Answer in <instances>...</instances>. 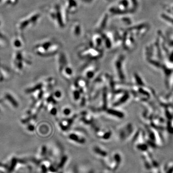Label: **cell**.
<instances>
[{"instance_id": "6da1fadb", "label": "cell", "mask_w": 173, "mask_h": 173, "mask_svg": "<svg viewBox=\"0 0 173 173\" xmlns=\"http://www.w3.org/2000/svg\"><path fill=\"white\" fill-rule=\"evenodd\" d=\"M129 95L128 93L123 89H117L112 95V106L118 107L123 105L128 101Z\"/></svg>"}, {"instance_id": "7a4b0ae2", "label": "cell", "mask_w": 173, "mask_h": 173, "mask_svg": "<svg viewBox=\"0 0 173 173\" xmlns=\"http://www.w3.org/2000/svg\"><path fill=\"white\" fill-rule=\"evenodd\" d=\"M107 159V162H105L106 166L112 171H115L118 168L122 161L121 154L117 152L114 153L109 159L108 157Z\"/></svg>"}, {"instance_id": "3957f363", "label": "cell", "mask_w": 173, "mask_h": 173, "mask_svg": "<svg viewBox=\"0 0 173 173\" xmlns=\"http://www.w3.org/2000/svg\"><path fill=\"white\" fill-rule=\"evenodd\" d=\"M67 138L71 142L80 145L86 143V138L78 131H74L69 133L67 135Z\"/></svg>"}, {"instance_id": "277c9868", "label": "cell", "mask_w": 173, "mask_h": 173, "mask_svg": "<svg viewBox=\"0 0 173 173\" xmlns=\"http://www.w3.org/2000/svg\"><path fill=\"white\" fill-rule=\"evenodd\" d=\"M132 126L130 124H127L122 126L118 131V136L119 139L123 141L129 136L132 129Z\"/></svg>"}, {"instance_id": "5b68a950", "label": "cell", "mask_w": 173, "mask_h": 173, "mask_svg": "<svg viewBox=\"0 0 173 173\" xmlns=\"http://www.w3.org/2000/svg\"><path fill=\"white\" fill-rule=\"evenodd\" d=\"M96 135L98 138L104 140H107L111 138L112 131L109 129H101L96 128Z\"/></svg>"}, {"instance_id": "8992f818", "label": "cell", "mask_w": 173, "mask_h": 173, "mask_svg": "<svg viewBox=\"0 0 173 173\" xmlns=\"http://www.w3.org/2000/svg\"><path fill=\"white\" fill-rule=\"evenodd\" d=\"M77 117V115H74L73 117H72L63 119L60 121L59 123V126L60 129H61L63 131H66V130H68Z\"/></svg>"}, {"instance_id": "52a82bcc", "label": "cell", "mask_w": 173, "mask_h": 173, "mask_svg": "<svg viewBox=\"0 0 173 173\" xmlns=\"http://www.w3.org/2000/svg\"><path fill=\"white\" fill-rule=\"evenodd\" d=\"M75 83L79 88V91H81V94L86 95V93L88 91V81H86V79L79 78L77 79V81L75 82Z\"/></svg>"}, {"instance_id": "ba28073f", "label": "cell", "mask_w": 173, "mask_h": 173, "mask_svg": "<svg viewBox=\"0 0 173 173\" xmlns=\"http://www.w3.org/2000/svg\"><path fill=\"white\" fill-rule=\"evenodd\" d=\"M104 112L107 114L110 115V117L117 118V119H122L124 117V114L123 112L120 110L115 109L114 108H108Z\"/></svg>"}, {"instance_id": "9c48e42d", "label": "cell", "mask_w": 173, "mask_h": 173, "mask_svg": "<svg viewBox=\"0 0 173 173\" xmlns=\"http://www.w3.org/2000/svg\"><path fill=\"white\" fill-rule=\"evenodd\" d=\"M115 70L118 78L121 81H123L125 79V76L124 73L122 64L121 60H118L115 64Z\"/></svg>"}, {"instance_id": "30bf717a", "label": "cell", "mask_w": 173, "mask_h": 173, "mask_svg": "<svg viewBox=\"0 0 173 173\" xmlns=\"http://www.w3.org/2000/svg\"><path fill=\"white\" fill-rule=\"evenodd\" d=\"M97 68L95 67H90L84 70V76L86 81H89L94 78L97 72Z\"/></svg>"}, {"instance_id": "8fae6325", "label": "cell", "mask_w": 173, "mask_h": 173, "mask_svg": "<svg viewBox=\"0 0 173 173\" xmlns=\"http://www.w3.org/2000/svg\"><path fill=\"white\" fill-rule=\"evenodd\" d=\"M92 150L95 155L98 156L99 157H101V158L104 159L107 158L108 157V154L106 150H105L103 148L98 145H95L93 147Z\"/></svg>"}, {"instance_id": "7c38bea8", "label": "cell", "mask_w": 173, "mask_h": 173, "mask_svg": "<svg viewBox=\"0 0 173 173\" xmlns=\"http://www.w3.org/2000/svg\"><path fill=\"white\" fill-rule=\"evenodd\" d=\"M71 89L72 96L74 101L75 102H78V101L80 102L82 94H81V91H79V88L77 87L75 82L72 85Z\"/></svg>"}, {"instance_id": "4fadbf2b", "label": "cell", "mask_w": 173, "mask_h": 173, "mask_svg": "<svg viewBox=\"0 0 173 173\" xmlns=\"http://www.w3.org/2000/svg\"><path fill=\"white\" fill-rule=\"evenodd\" d=\"M81 121L83 124L87 125H92L94 124V119L91 114L88 112H84L81 114Z\"/></svg>"}, {"instance_id": "5bb4252c", "label": "cell", "mask_w": 173, "mask_h": 173, "mask_svg": "<svg viewBox=\"0 0 173 173\" xmlns=\"http://www.w3.org/2000/svg\"><path fill=\"white\" fill-rule=\"evenodd\" d=\"M60 72L62 73V75L67 80L71 79L73 76V72L71 67L66 65L62 68Z\"/></svg>"}, {"instance_id": "9a60e30c", "label": "cell", "mask_w": 173, "mask_h": 173, "mask_svg": "<svg viewBox=\"0 0 173 173\" xmlns=\"http://www.w3.org/2000/svg\"><path fill=\"white\" fill-rule=\"evenodd\" d=\"M68 156L67 155H63L62 156L61 159L60 160V162L58 164V169L63 168L65 166V164H67V161L68 160Z\"/></svg>"}, {"instance_id": "2e32d148", "label": "cell", "mask_w": 173, "mask_h": 173, "mask_svg": "<svg viewBox=\"0 0 173 173\" xmlns=\"http://www.w3.org/2000/svg\"><path fill=\"white\" fill-rule=\"evenodd\" d=\"M62 113L65 117H69L71 114V109L68 107H65L63 109Z\"/></svg>"}, {"instance_id": "e0dca14e", "label": "cell", "mask_w": 173, "mask_h": 173, "mask_svg": "<svg viewBox=\"0 0 173 173\" xmlns=\"http://www.w3.org/2000/svg\"><path fill=\"white\" fill-rule=\"evenodd\" d=\"M53 97L54 99H60L62 97V93L61 92V91L57 90V91L54 92V93H53Z\"/></svg>"}]
</instances>
